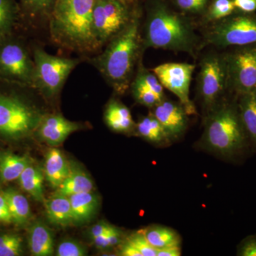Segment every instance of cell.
Wrapping results in <instances>:
<instances>
[{"label":"cell","instance_id":"cell-41","mask_svg":"<svg viewBox=\"0 0 256 256\" xmlns=\"http://www.w3.org/2000/svg\"><path fill=\"white\" fill-rule=\"evenodd\" d=\"M181 255V246L170 247L158 250V256H180Z\"/></svg>","mask_w":256,"mask_h":256},{"label":"cell","instance_id":"cell-34","mask_svg":"<svg viewBox=\"0 0 256 256\" xmlns=\"http://www.w3.org/2000/svg\"><path fill=\"white\" fill-rule=\"evenodd\" d=\"M58 256H84L87 255L86 248L74 240H64L57 248Z\"/></svg>","mask_w":256,"mask_h":256},{"label":"cell","instance_id":"cell-21","mask_svg":"<svg viewBox=\"0 0 256 256\" xmlns=\"http://www.w3.org/2000/svg\"><path fill=\"white\" fill-rule=\"evenodd\" d=\"M32 163L28 156L12 152L0 154V181L6 183L18 180L26 166Z\"/></svg>","mask_w":256,"mask_h":256},{"label":"cell","instance_id":"cell-33","mask_svg":"<svg viewBox=\"0 0 256 256\" xmlns=\"http://www.w3.org/2000/svg\"><path fill=\"white\" fill-rule=\"evenodd\" d=\"M126 242L140 252L142 256H158V250L152 246L140 230L130 236Z\"/></svg>","mask_w":256,"mask_h":256},{"label":"cell","instance_id":"cell-19","mask_svg":"<svg viewBox=\"0 0 256 256\" xmlns=\"http://www.w3.org/2000/svg\"><path fill=\"white\" fill-rule=\"evenodd\" d=\"M47 218L55 226H66L74 223L72 206L68 197L52 195L45 200Z\"/></svg>","mask_w":256,"mask_h":256},{"label":"cell","instance_id":"cell-10","mask_svg":"<svg viewBox=\"0 0 256 256\" xmlns=\"http://www.w3.org/2000/svg\"><path fill=\"white\" fill-rule=\"evenodd\" d=\"M34 64L26 47L10 36L0 41V80L33 86Z\"/></svg>","mask_w":256,"mask_h":256},{"label":"cell","instance_id":"cell-18","mask_svg":"<svg viewBox=\"0 0 256 256\" xmlns=\"http://www.w3.org/2000/svg\"><path fill=\"white\" fill-rule=\"evenodd\" d=\"M28 246L32 255L50 256L54 252V242L52 232L41 222H36L30 229Z\"/></svg>","mask_w":256,"mask_h":256},{"label":"cell","instance_id":"cell-1","mask_svg":"<svg viewBox=\"0 0 256 256\" xmlns=\"http://www.w3.org/2000/svg\"><path fill=\"white\" fill-rule=\"evenodd\" d=\"M141 30L143 48L184 52L197 58L202 36L195 18L180 12L166 0H146Z\"/></svg>","mask_w":256,"mask_h":256},{"label":"cell","instance_id":"cell-7","mask_svg":"<svg viewBox=\"0 0 256 256\" xmlns=\"http://www.w3.org/2000/svg\"><path fill=\"white\" fill-rule=\"evenodd\" d=\"M43 114L34 106L13 94L0 92V136L22 139L35 132Z\"/></svg>","mask_w":256,"mask_h":256},{"label":"cell","instance_id":"cell-6","mask_svg":"<svg viewBox=\"0 0 256 256\" xmlns=\"http://www.w3.org/2000/svg\"><path fill=\"white\" fill-rule=\"evenodd\" d=\"M230 95L224 52L212 48L200 56L196 76L197 100L203 117Z\"/></svg>","mask_w":256,"mask_h":256},{"label":"cell","instance_id":"cell-32","mask_svg":"<svg viewBox=\"0 0 256 256\" xmlns=\"http://www.w3.org/2000/svg\"><path fill=\"white\" fill-rule=\"evenodd\" d=\"M22 254V239L18 234L0 235V256H18Z\"/></svg>","mask_w":256,"mask_h":256},{"label":"cell","instance_id":"cell-27","mask_svg":"<svg viewBox=\"0 0 256 256\" xmlns=\"http://www.w3.org/2000/svg\"><path fill=\"white\" fill-rule=\"evenodd\" d=\"M236 11L233 0H210L204 14L196 20L198 28L220 21Z\"/></svg>","mask_w":256,"mask_h":256},{"label":"cell","instance_id":"cell-25","mask_svg":"<svg viewBox=\"0 0 256 256\" xmlns=\"http://www.w3.org/2000/svg\"><path fill=\"white\" fill-rule=\"evenodd\" d=\"M134 130L138 136L153 144L161 146L171 141L159 121L151 114L140 120L136 124Z\"/></svg>","mask_w":256,"mask_h":256},{"label":"cell","instance_id":"cell-26","mask_svg":"<svg viewBox=\"0 0 256 256\" xmlns=\"http://www.w3.org/2000/svg\"><path fill=\"white\" fill-rule=\"evenodd\" d=\"M18 184L24 191L28 192L36 201L44 202V174L42 170L31 163L24 170L18 178Z\"/></svg>","mask_w":256,"mask_h":256},{"label":"cell","instance_id":"cell-2","mask_svg":"<svg viewBox=\"0 0 256 256\" xmlns=\"http://www.w3.org/2000/svg\"><path fill=\"white\" fill-rule=\"evenodd\" d=\"M141 16L134 10L130 21L108 42L94 63L108 82L119 94L130 86L136 64L142 60L144 52Z\"/></svg>","mask_w":256,"mask_h":256},{"label":"cell","instance_id":"cell-38","mask_svg":"<svg viewBox=\"0 0 256 256\" xmlns=\"http://www.w3.org/2000/svg\"><path fill=\"white\" fill-rule=\"evenodd\" d=\"M118 229V228H116L114 226L110 225V224L106 223L105 222H100L96 224L90 228V236L92 239L96 238V237L104 235V234L114 232Z\"/></svg>","mask_w":256,"mask_h":256},{"label":"cell","instance_id":"cell-36","mask_svg":"<svg viewBox=\"0 0 256 256\" xmlns=\"http://www.w3.org/2000/svg\"><path fill=\"white\" fill-rule=\"evenodd\" d=\"M56 0H22L24 6L32 14H42L52 10Z\"/></svg>","mask_w":256,"mask_h":256},{"label":"cell","instance_id":"cell-20","mask_svg":"<svg viewBox=\"0 0 256 256\" xmlns=\"http://www.w3.org/2000/svg\"><path fill=\"white\" fill-rule=\"evenodd\" d=\"M72 206L74 222L85 223L95 214L98 206V200L92 192H82L68 197Z\"/></svg>","mask_w":256,"mask_h":256},{"label":"cell","instance_id":"cell-31","mask_svg":"<svg viewBox=\"0 0 256 256\" xmlns=\"http://www.w3.org/2000/svg\"><path fill=\"white\" fill-rule=\"evenodd\" d=\"M136 78L139 79L152 92L160 96L161 98H164V87L160 82L159 78L152 70L146 68L143 66L142 60L138 63V70L136 74Z\"/></svg>","mask_w":256,"mask_h":256},{"label":"cell","instance_id":"cell-24","mask_svg":"<svg viewBox=\"0 0 256 256\" xmlns=\"http://www.w3.org/2000/svg\"><path fill=\"white\" fill-rule=\"evenodd\" d=\"M94 183L92 178L82 170L70 168V172L63 183L56 188L54 195L69 197L82 192H92Z\"/></svg>","mask_w":256,"mask_h":256},{"label":"cell","instance_id":"cell-14","mask_svg":"<svg viewBox=\"0 0 256 256\" xmlns=\"http://www.w3.org/2000/svg\"><path fill=\"white\" fill-rule=\"evenodd\" d=\"M80 127L77 122L68 120L60 114H48L43 116L36 132L44 142L50 146H57Z\"/></svg>","mask_w":256,"mask_h":256},{"label":"cell","instance_id":"cell-30","mask_svg":"<svg viewBox=\"0 0 256 256\" xmlns=\"http://www.w3.org/2000/svg\"><path fill=\"white\" fill-rule=\"evenodd\" d=\"M210 0H170V3L180 12L197 20L206 10Z\"/></svg>","mask_w":256,"mask_h":256},{"label":"cell","instance_id":"cell-11","mask_svg":"<svg viewBox=\"0 0 256 256\" xmlns=\"http://www.w3.org/2000/svg\"><path fill=\"white\" fill-rule=\"evenodd\" d=\"M134 11H131L128 3L122 0H96L92 26L98 46L108 42L124 30Z\"/></svg>","mask_w":256,"mask_h":256},{"label":"cell","instance_id":"cell-17","mask_svg":"<svg viewBox=\"0 0 256 256\" xmlns=\"http://www.w3.org/2000/svg\"><path fill=\"white\" fill-rule=\"evenodd\" d=\"M70 168L60 150L52 148L48 151L45 160V176L52 188H58L63 183L70 173Z\"/></svg>","mask_w":256,"mask_h":256},{"label":"cell","instance_id":"cell-28","mask_svg":"<svg viewBox=\"0 0 256 256\" xmlns=\"http://www.w3.org/2000/svg\"><path fill=\"white\" fill-rule=\"evenodd\" d=\"M18 14L15 0H0V41L10 36Z\"/></svg>","mask_w":256,"mask_h":256},{"label":"cell","instance_id":"cell-12","mask_svg":"<svg viewBox=\"0 0 256 256\" xmlns=\"http://www.w3.org/2000/svg\"><path fill=\"white\" fill-rule=\"evenodd\" d=\"M196 68L194 64L170 62L160 64L152 69L162 86L178 98V102L188 116L197 114L196 106L190 96L192 75Z\"/></svg>","mask_w":256,"mask_h":256},{"label":"cell","instance_id":"cell-35","mask_svg":"<svg viewBox=\"0 0 256 256\" xmlns=\"http://www.w3.org/2000/svg\"><path fill=\"white\" fill-rule=\"evenodd\" d=\"M121 238H122V234L120 229H118L114 232L96 237L92 238V240L96 247L104 250V249L110 248L118 245L120 244Z\"/></svg>","mask_w":256,"mask_h":256},{"label":"cell","instance_id":"cell-40","mask_svg":"<svg viewBox=\"0 0 256 256\" xmlns=\"http://www.w3.org/2000/svg\"><path fill=\"white\" fill-rule=\"evenodd\" d=\"M0 223L6 224L12 223V218L10 212L9 207L1 190H0Z\"/></svg>","mask_w":256,"mask_h":256},{"label":"cell","instance_id":"cell-37","mask_svg":"<svg viewBox=\"0 0 256 256\" xmlns=\"http://www.w3.org/2000/svg\"><path fill=\"white\" fill-rule=\"evenodd\" d=\"M238 255L256 256V236L248 237L239 246Z\"/></svg>","mask_w":256,"mask_h":256},{"label":"cell","instance_id":"cell-22","mask_svg":"<svg viewBox=\"0 0 256 256\" xmlns=\"http://www.w3.org/2000/svg\"><path fill=\"white\" fill-rule=\"evenodd\" d=\"M150 244L156 250L181 246L182 239L178 232L162 226H150L140 230Z\"/></svg>","mask_w":256,"mask_h":256},{"label":"cell","instance_id":"cell-42","mask_svg":"<svg viewBox=\"0 0 256 256\" xmlns=\"http://www.w3.org/2000/svg\"><path fill=\"white\" fill-rule=\"evenodd\" d=\"M120 255L124 256H142L140 252L136 250L132 246L128 244L127 242H124L121 247Z\"/></svg>","mask_w":256,"mask_h":256},{"label":"cell","instance_id":"cell-43","mask_svg":"<svg viewBox=\"0 0 256 256\" xmlns=\"http://www.w3.org/2000/svg\"><path fill=\"white\" fill-rule=\"evenodd\" d=\"M122 1L124 2L128 3V4H129L130 2H131L134 1V0H122Z\"/></svg>","mask_w":256,"mask_h":256},{"label":"cell","instance_id":"cell-39","mask_svg":"<svg viewBox=\"0 0 256 256\" xmlns=\"http://www.w3.org/2000/svg\"><path fill=\"white\" fill-rule=\"evenodd\" d=\"M236 11L242 13H254L256 12V0H233Z\"/></svg>","mask_w":256,"mask_h":256},{"label":"cell","instance_id":"cell-15","mask_svg":"<svg viewBox=\"0 0 256 256\" xmlns=\"http://www.w3.org/2000/svg\"><path fill=\"white\" fill-rule=\"evenodd\" d=\"M237 104L249 146L256 152V90L237 96Z\"/></svg>","mask_w":256,"mask_h":256},{"label":"cell","instance_id":"cell-16","mask_svg":"<svg viewBox=\"0 0 256 256\" xmlns=\"http://www.w3.org/2000/svg\"><path fill=\"white\" fill-rule=\"evenodd\" d=\"M104 117L108 127L114 132H130L134 130L136 127L130 110L116 99H112L108 104Z\"/></svg>","mask_w":256,"mask_h":256},{"label":"cell","instance_id":"cell-23","mask_svg":"<svg viewBox=\"0 0 256 256\" xmlns=\"http://www.w3.org/2000/svg\"><path fill=\"white\" fill-rule=\"evenodd\" d=\"M0 190L6 198L12 218V223L18 226H24L28 224L32 216L28 198L14 188H0Z\"/></svg>","mask_w":256,"mask_h":256},{"label":"cell","instance_id":"cell-8","mask_svg":"<svg viewBox=\"0 0 256 256\" xmlns=\"http://www.w3.org/2000/svg\"><path fill=\"white\" fill-rule=\"evenodd\" d=\"M78 64V60L48 54L42 48H36L34 52L33 87L45 97H54Z\"/></svg>","mask_w":256,"mask_h":256},{"label":"cell","instance_id":"cell-3","mask_svg":"<svg viewBox=\"0 0 256 256\" xmlns=\"http://www.w3.org/2000/svg\"><path fill=\"white\" fill-rule=\"evenodd\" d=\"M204 132L200 146L227 160L242 156L249 146L237 104L230 95L203 117Z\"/></svg>","mask_w":256,"mask_h":256},{"label":"cell","instance_id":"cell-4","mask_svg":"<svg viewBox=\"0 0 256 256\" xmlns=\"http://www.w3.org/2000/svg\"><path fill=\"white\" fill-rule=\"evenodd\" d=\"M96 0H56L52 8V32L69 46L92 48L98 46L92 14Z\"/></svg>","mask_w":256,"mask_h":256},{"label":"cell","instance_id":"cell-13","mask_svg":"<svg viewBox=\"0 0 256 256\" xmlns=\"http://www.w3.org/2000/svg\"><path fill=\"white\" fill-rule=\"evenodd\" d=\"M150 110V114L159 121L170 140L178 139L186 131L188 114L180 102L164 98Z\"/></svg>","mask_w":256,"mask_h":256},{"label":"cell","instance_id":"cell-29","mask_svg":"<svg viewBox=\"0 0 256 256\" xmlns=\"http://www.w3.org/2000/svg\"><path fill=\"white\" fill-rule=\"evenodd\" d=\"M130 87L136 102L140 105L149 108L150 109L164 99L161 98L160 96L152 92L150 89L148 88L143 82L136 77L133 78Z\"/></svg>","mask_w":256,"mask_h":256},{"label":"cell","instance_id":"cell-9","mask_svg":"<svg viewBox=\"0 0 256 256\" xmlns=\"http://www.w3.org/2000/svg\"><path fill=\"white\" fill-rule=\"evenodd\" d=\"M222 50L230 94L239 96L256 90V46L232 47Z\"/></svg>","mask_w":256,"mask_h":256},{"label":"cell","instance_id":"cell-5","mask_svg":"<svg viewBox=\"0 0 256 256\" xmlns=\"http://www.w3.org/2000/svg\"><path fill=\"white\" fill-rule=\"evenodd\" d=\"M202 50H225L232 47L256 46V14L236 10L220 21L198 28Z\"/></svg>","mask_w":256,"mask_h":256}]
</instances>
